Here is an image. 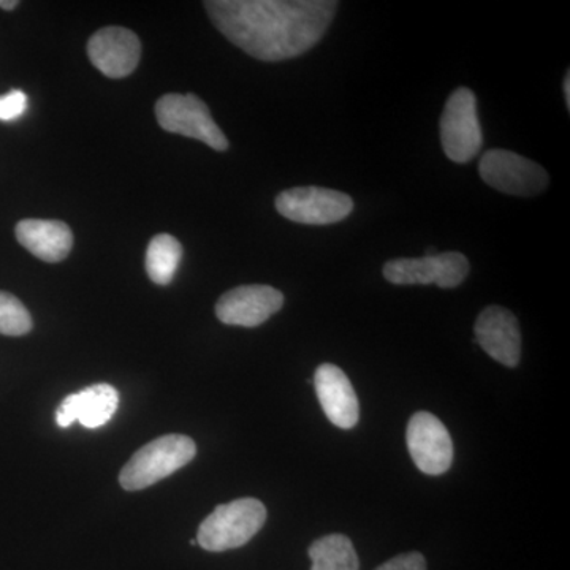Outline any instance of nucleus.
<instances>
[{
	"label": "nucleus",
	"instance_id": "22",
	"mask_svg": "<svg viewBox=\"0 0 570 570\" xmlns=\"http://www.w3.org/2000/svg\"><path fill=\"white\" fill-rule=\"evenodd\" d=\"M20 6V2L18 0H0V9L11 11L17 9V7Z\"/></svg>",
	"mask_w": 570,
	"mask_h": 570
},
{
	"label": "nucleus",
	"instance_id": "10",
	"mask_svg": "<svg viewBox=\"0 0 570 570\" xmlns=\"http://www.w3.org/2000/svg\"><path fill=\"white\" fill-rule=\"evenodd\" d=\"M284 306L283 292L269 285H242L220 296L216 316L225 325L254 328Z\"/></svg>",
	"mask_w": 570,
	"mask_h": 570
},
{
	"label": "nucleus",
	"instance_id": "18",
	"mask_svg": "<svg viewBox=\"0 0 570 570\" xmlns=\"http://www.w3.org/2000/svg\"><path fill=\"white\" fill-rule=\"evenodd\" d=\"M32 330V317L17 296L0 291V335L22 336Z\"/></svg>",
	"mask_w": 570,
	"mask_h": 570
},
{
	"label": "nucleus",
	"instance_id": "9",
	"mask_svg": "<svg viewBox=\"0 0 570 570\" xmlns=\"http://www.w3.org/2000/svg\"><path fill=\"white\" fill-rule=\"evenodd\" d=\"M406 439L411 459L423 474L441 475L452 468V438L436 415L426 411L412 415Z\"/></svg>",
	"mask_w": 570,
	"mask_h": 570
},
{
	"label": "nucleus",
	"instance_id": "8",
	"mask_svg": "<svg viewBox=\"0 0 570 570\" xmlns=\"http://www.w3.org/2000/svg\"><path fill=\"white\" fill-rule=\"evenodd\" d=\"M471 266L466 255L442 253L434 257L395 258L384 266V277L396 285L436 284L455 288L466 281Z\"/></svg>",
	"mask_w": 570,
	"mask_h": 570
},
{
	"label": "nucleus",
	"instance_id": "19",
	"mask_svg": "<svg viewBox=\"0 0 570 570\" xmlns=\"http://www.w3.org/2000/svg\"><path fill=\"white\" fill-rule=\"evenodd\" d=\"M28 107V97L21 91H11L0 96V121H13L20 118Z\"/></svg>",
	"mask_w": 570,
	"mask_h": 570
},
{
	"label": "nucleus",
	"instance_id": "6",
	"mask_svg": "<svg viewBox=\"0 0 570 570\" xmlns=\"http://www.w3.org/2000/svg\"><path fill=\"white\" fill-rule=\"evenodd\" d=\"M480 178L499 193L534 197L549 187L546 168L508 149H490L479 164Z\"/></svg>",
	"mask_w": 570,
	"mask_h": 570
},
{
	"label": "nucleus",
	"instance_id": "14",
	"mask_svg": "<svg viewBox=\"0 0 570 570\" xmlns=\"http://www.w3.org/2000/svg\"><path fill=\"white\" fill-rule=\"evenodd\" d=\"M118 407V390L108 384L91 385L62 401L56 411V423L69 428L71 423L80 422L82 426L96 430L107 425Z\"/></svg>",
	"mask_w": 570,
	"mask_h": 570
},
{
	"label": "nucleus",
	"instance_id": "20",
	"mask_svg": "<svg viewBox=\"0 0 570 570\" xmlns=\"http://www.w3.org/2000/svg\"><path fill=\"white\" fill-rule=\"evenodd\" d=\"M376 570H426V561L422 553L412 551V553L397 554L379 566Z\"/></svg>",
	"mask_w": 570,
	"mask_h": 570
},
{
	"label": "nucleus",
	"instance_id": "12",
	"mask_svg": "<svg viewBox=\"0 0 570 570\" xmlns=\"http://www.w3.org/2000/svg\"><path fill=\"white\" fill-rule=\"evenodd\" d=\"M475 343L483 351L508 367L519 366L521 332L519 321L509 309L489 306L480 313L474 326Z\"/></svg>",
	"mask_w": 570,
	"mask_h": 570
},
{
	"label": "nucleus",
	"instance_id": "17",
	"mask_svg": "<svg viewBox=\"0 0 570 570\" xmlns=\"http://www.w3.org/2000/svg\"><path fill=\"white\" fill-rule=\"evenodd\" d=\"M183 246L175 236H154L146 250V272L157 285H168L174 281L176 269L181 264Z\"/></svg>",
	"mask_w": 570,
	"mask_h": 570
},
{
	"label": "nucleus",
	"instance_id": "16",
	"mask_svg": "<svg viewBox=\"0 0 570 570\" xmlns=\"http://www.w3.org/2000/svg\"><path fill=\"white\" fill-rule=\"evenodd\" d=\"M311 570H360L358 554L352 540L343 534H330L317 539L307 550Z\"/></svg>",
	"mask_w": 570,
	"mask_h": 570
},
{
	"label": "nucleus",
	"instance_id": "11",
	"mask_svg": "<svg viewBox=\"0 0 570 570\" xmlns=\"http://www.w3.org/2000/svg\"><path fill=\"white\" fill-rule=\"evenodd\" d=\"M89 61L105 77H129L137 69L141 58V43L137 33L124 28H104L88 41Z\"/></svg>",
	"mask_w": 570,
	"mask_h": 570
},
{
	"label": "nucleus",
	"instance_id": "4",
	"mask_svg": "<svg viewBox=\"0 0 570 570\" xmlns=\"http://www.w3.org/2000/svg\"><path fill=\"white\" fill-rule=\"evenodd\" d=\"M154 111L157 122L167 132L205 142L214 151H227V137L214 121L208 105L194 94H167L160 97Z\"/></svg>",
	"mask_w": 570,
	"mask_h": 570
},
{
	"label": "nucleus",
	"instance_id": "2",
	"mask_svg": "<svg viewBox=\"0 0 570 570\" xmlns=\"http://www.w3.org/2000/svg\"><path fill=\"white\" fill-rule=\"evenodd\" d=\"M266 508L258 499L243 498L217 505L198 528L197 543L206 551L246 546L264 528Z\"/></svg>",
	"mask_w": 570,
	"mask_h": 570
},
{
	"label": "nucleus",
	"instance_id": "15",
	"mask_svg": "<svg viewBox=\"0 0 570 570\" xmlns=\"http://www.w3.org/2000/svg\"><path fill=\"white\" fill-rule=\"evenodd\" d=\"M14 234L24 249L48 264L63 261L73 247V234L61 220L24 219Z\"/></svg>",
	"mask_w": 570,
	"mask_h": 570
},
{
	"label": "nucleus",
	"instance_id": "7",
	"mask_svg": "<svg viewBox=\"0 0 570 570\" xmlns=\"http://www.w3.org/2000/svg\"><path fill=\"white\" fill-rule=\"evenodd\" d=\"M276 209L292 223L330 225L351 216L354 202L340 190L317 186L294 187L277 195Z\"/></svg>",
	"mask_w": 570,
	"mask_h": 570
},
{
	"label": "nucleus",
	"instance_id": "21",
	"mask_svg": "<svg viewBox=\"0 0 570 570\" xmlns=\"http://www.w3.org/2000/svg\"><path fill=\"white\" fill-rule=\"evenodd\" d=\"M562 89H564L566 105H568V110H570V71L566 73L564 85H562Z\"/></svg>",
	"mask_w": 570,
	"mask_h": 570
},
{
	"label": "nucleus",
	"instance_id": "1",
	"mask_svg": "<svg viewBox=\"0 0 570 570\" xmlns=\"http://www.w3.org/2000/svg\"><path fill=\"white\" fill-rule=\"evenodd\" d=\"M225 39L258 61L298 58L316 47L335 18L333 0H209L204 3Z\"/></svg>",
	"mask_w": 570,
	"mask_h": 570
},
{
	"label": "nucleus",
	"instance_id": "5",
	"mask_svg": "<svg viewBox=\"0 0 570 570\" xmlns=\"http://www.w3.org/2000/svg\"><path fill=\"white\" fill-rule=\"evenodd\" d=\"M441 141L445 156L456 164L474 159L483 146L478 99L468 88H459L445 102L441 116Z\"/></svg>",
	"mask_w": 570,
	"mask_h": 570
},
{
	"label": "nucleus",
	"instance_id": "3",
	"mask_svg": "<svg viewBox=\"0 0 570 570\" xmlns=\"http://www.w3.org/2000/svg\"><path fill=\"white\" fill-rule=\"evenodd\" d=\"M197 455L193 439L183 434L157 438L138 450L122 468L119 482L127 491L148 489L189 464Z\"/></svg>",
	"mask_w": 570,
	"mask_h": 570
},
{
	"label": "nucleus",
	"instance_id": "13",
	"mask_svg": "<svg viewBox=\"0 0 570 570\" xmlns=\"http://www.w3.org/2000/svg\"><path fill=\"white\" fill-rule=\"evenodd\" d=\"M314 387L324 414L341 430H352L358 423V397L341 367L324 363L314 374Z\"/></svg>",
	"mask_w": 570,
	"mask_h": 570
}]
</instances>
